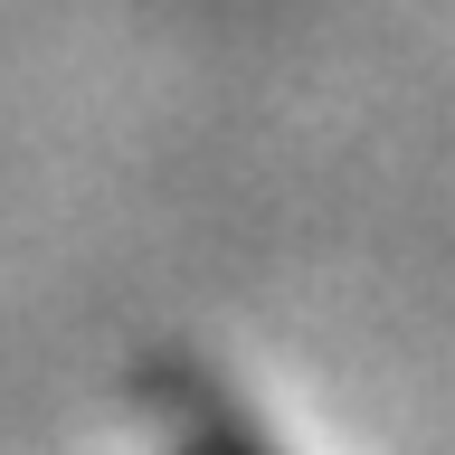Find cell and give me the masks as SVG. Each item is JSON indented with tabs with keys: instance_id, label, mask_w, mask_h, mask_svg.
Returning <instances> with one entry per match:
<instances>
[{
	"instance_id": "obj_1",
	"label": "cell",
	"mask_w": 455,
	"mask_h": 455,
	"mask_svg": "<svg viewBox=\"0 0 455 455\" xmlns=\"http://www.w3.org/2000/svg\"><path fill=\"white\" fill-rule=\"evenodd\" d=\"M171 455H266V446H256L247 427H190V436H180Z\"/></svg>"
}]
</instances>
